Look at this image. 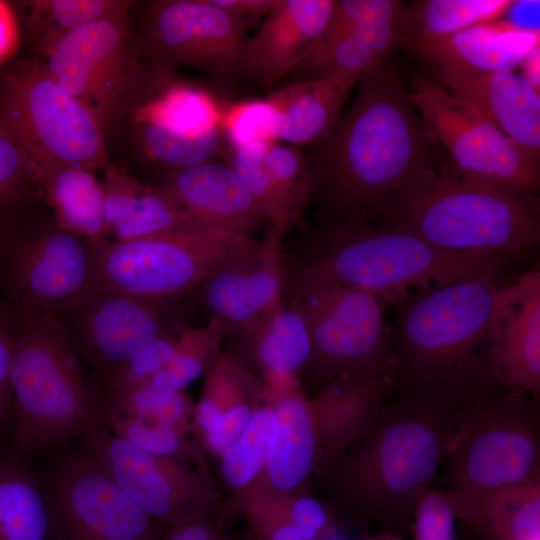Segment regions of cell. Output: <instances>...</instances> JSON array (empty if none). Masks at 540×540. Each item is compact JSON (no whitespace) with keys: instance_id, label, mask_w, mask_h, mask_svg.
<instances>
[{"instance_id":"7dc6e473","label":"cell","mask_w":540,"mask_h":540,"mask_svg":"<svg viewBox=\"0 0 540 540\" xmlns=\"http://www.w3.org/2000/svg\"><path fill=\"white\" fill-rule=\"evenodd\" d=\"M161 540H226L209 520L185 523L164 531Z\"/></svg>"},{"instance_id":"8d00e7d4","label":"cell","mask_w":540,"mask_h":540,"mask_svg":"<svg viewBox=\"0 0 540 540\" xmlns=\"http://www.w3.org/2000/svg\"><path fill=\"white\" fill-rule=\"evenodd\" d=\"M277 432L273 407H256L246 429L221 454V471L232 487L247 486L264 473Z\"/></svg>"},{"instance_id":"7a4b0ae2","label":"cell","mask_w":540,"mask_h":540,"mask_svg":"<svg viewBox=\"0 0 540 540\" xmlns=\"http://www.w3.org/2000/svg\"><path fill=\"white\" fill-rule=\"evenodd\" d=\"M477 400V399H476ZM472 401L388 390L366 432L332 465L333 487L360 520L399 535L432 487Z\"/></svg>"},{"instance_id":"4316f807","label":"cell","mask_w":540,"mask_h":540,"mask_svg":"<svg viewBox=\"0 0 540 540\" xmlns=\"http://www.w3.org/2000/svg\"><path fill=\"white\" fill-rule=\"evenodd\" d=\"M244 340L275 386L288 389L294 375L310 365L312 345L306 320L298 305L284 294Z\"/></svg>"},{"instance_id":"7bdbcfd3","label":"cell","mask_w":540,"mask_h":540,"mask_svg":"<svg viewBox=\"0 0 540 540\" xmlns=\"http://www.w3.org/2000/svg\"><path fill=\"white\" fill-rule=\"evenodd\" d=\"M255 409L246 399L227 407L216 426L204 435L208 449L221 455L246 429Z\"/></svg>"},{"instance_id":"5bb4252c","label":"cell","mask_w":540,"mask_h":540,"mask_svg":"<svg viewBox=\"0 0 540 540\" xmlns=\"http://www.w3.org/2000/svg\"><path fill=\"white\" fill-rule=\"evenodd\" d=\"M92 243L52 223L21 224L0 262V294L15 311L54 312L93 287Z\"/></svg>"},{"instance_id":"836d02e7","label":"cell","mask_w":540,"mask_h":540,"mask_svg":"<svg viewBox=\"0 0 540 540\" xmlns=\"http://www.w3.org/2000/svg\"><path fill=\"white\" fill-rule=\"evenodd\" d=\"M227 336L222 324L214 318L200 327L186 326L180 333L175 353L166 367L143 386L184 391L220 360V346Z\"/></svg>"},{"instance_id":"9c48e42d","label":"cell","mask_w":540,"mask_h":540,"mask_svg":"<svg viewBox=\"0 0 540 540\" xmlns=\"http://www.w3.org/2000/svg\"><path fill=\"white\" fill-rule=\"evenodd\" d=\"M0 129L35 170H103L108 139L94 116L64 91L41 59L13 60L0 70Z\"/></svg>"},{"instance_id":"30bf717a","label":"cell","mask_w":540,"mask_h":540,"mask_svg":"<svg viewBox=\"0 0 540 540\" xmlns=\"http://www.w3.org/2000/svg\"><path fill=\"white\" fill-rule=\"evenodd\" d=\"M257 244L255 238L200 222L128 241L104 239L92 243V289L153 298L184 296Z\"/></svg>"},{"instance_id":"ee69618b","label":"cell","mask_w":540,"mask_h":540,"mask_svg":"<svg viewBox=\"0 0 540 540\" xmlns=\"http://www.w3.org/2000/svg\"><path fill=\"white\" fill-rule=\"evenodd\" d=\"M21 35L12 2L0 0V70L14 60Z\"/></svg>"},{"instance_id":"d6a6232c","label":"cell","mask_w":540,"mask_h":540,"mask_svg":"<svg viewBox=\"0 0 540 540\" xmlns=\"http://www.w3.org/2000/svg\"><path fill=\"white\" fill-rule=\"evenodd\" d=\"M260 155L287 229L302 223L312 202V178L307 157L296 146L260 140Z\"/></svg>"},{"instance_id":"9a60e30c","label":"cell","mask_w":540,"mask_h":540,"mask_svg":"<svg viewBox=\"0 0 540 540\" xmlns=\"http://www.w3.org/2000/svg\"><path fill=\"white\" fill-rule=\"evenodd\" d=\"M182 297L153 298L91 289L53 313L95 377L158 338L185 328L179 307Z\"/></svg>"},{"instance_id":"7402d4cb","label":"cell","mask_w":540,"mask_h":540,"mask_svg":"<svg viewBox=\"0 0 540 540\" xmlns=\"http://www.w3.org/2000/svg\"><path fill=\"white\" fill-rule=\"evenodd\" d=\"M336 1L276 0L243 42L239 70L264 88L284 80L325 31Z\"/></svg>"},{"instance_id":"7c38bea8","label":"cell","mask_w":540,"mask_h":540,"mask_svg":"<svg viewBox=\"0 0 540 540\" xmlns=\"http://www.w3.org/2000/svg\"><path fill=\"white\" fill-rule=\"evenodd\" d=\"M133 8L80 26L41 59L58 85L94 116L107 139L142 66L134 44Z\"/></svg>"},{"instance_id":"4fadbf2b","label":"cell","mask_w":540,"mask_h":540,"mask_svg":"<svg viewBox=\"0 0 540 540\" xmlns=\"http://www.w3.org/2000/svg\"><path fill=\"white\" fill-rule=\"evenodd\" d=\"M134 44L146 64L194 68L220 81L240 76L247 28L209 0L136 2Z\"/></svg>"},{"instance_id":"74e56055","label":"cell","mask_w":540,"mask_h":540,"mask_svg":"<svg viewBox=\"0 0 540 540\" xmlns=\"http://www.w3.org/2000/svg\"><path fill=\"white\" fill-rule=\"evenodd\" d=\"M100 416L104 425L115 436L156 456L183 463L192 456L191 444L185 432L129 415L100 412Z\"/></svg>"},{"instance_id":"b9f144b4","label":"cell","mask_w":540,"mask_h":540,"mask_svg":"<svg viewBox=\"0 0 540 540\" xmlns=\"http://www.w3.org/2000/svg\"><path fill=\"white\" fill-rule=\"evenodd\" d=\"M15 334L16 311L0 294V436L12 417L11 368Z\"/></svg>"},{"instance_id":"277c9868","label":"cell","mask_w":540,"mask_h":540,"mask_svg":"<svg viewBox=\"0 0 540 540\" xmlns=\"http://www.w3.org/2000/svg\"><path fill=\"white\" fill-rule=\"evenodd\" d=\"M367 221L452 251H494L519 259L540 244L538 194L465 174L449 157L413 174Z\"/></svg>"},{"instance_id":"d4e9b609","label":"cell","mask_w":540,"mask_h":540,"mask_svg":"<svg viewBox=\"0 0 540 540\" xmlns=\"http://www.w3.org/2000/svg\"><path fill=\"white\" fill-rule=\"evenodd\" d=\"M105 223L110 239L128 241L194 222L163 190L110 162L103 170Z\"/></svg>"},{"instance_id":"c3c4849f","label":"cell","mask_w":540,"mask_h":540,"mask_svg":"<svg viewBox=\"0 0 540 540\" xmlns=\"http://www.w3.org/2000/svg\"><path fill=\"white\" fill-rule=\"evenodd\" d=\"M518 67L524 79L540 92V43L525 54Z\"/></svg>"},{"instance_id":"f907efd6","label":"cell","mask_w":540,"mask_h":540,"mask_svg":"<svg viewBox=\"0 0 540 540\" xmlns=\"http://www.w3.org/2000/svg\"><path fill=\"white\" fill-rule=\"evenodd\" d=\"M369 540H402L399 536L389 533H384L380 536L374 537Z\"/></svg>"},{"instance_id":"f546056e","label":"cell","mask_w":540,"mask_h":540,"mask_svg":"<svg viewBox=\"0 0 540 540\" xmlns=\"http://www.w3.org/2000/svg\"><path fill=\"white\" fill-rule=\"evenodd\" d=\"M135 2L125 0H25L14 1L18 22L40 59L65 36L101 17L128 11Z\"/></svg>"},{"instance_id":"52a82bcc","label":"cell","mask_w":540,"mask_h":540,"mask_svg":"<svg viewBox=\"0 0 540 540\" xmlns=\"http://www.w3.org/2000/svg\"><path fill=\"white\" fill-rule=\"evenodd\" d=\"M443 492L465 522L497 490L540 479V430L527 393L498 386L462 420L443 462Z\"/></svg>"},{"instance_id":"484cf974","label":"cell","mask_w":540,"mask_h":540,"mask_svg":"<svg viewBox=\"0 0 540 540\" xmlns=\"http://www.w3.org/2000/svg\"><path fill=\"white\" fill-rule=\"evenodd\" d=\"M539 43L540 33L522 32L499 18L411 48L435 65L494 71L517 69L525 54Z\"/></svg>"},{"instance_id":"ba28073f","label":"cell","mask_w":540,"mask_h":540,"mask_svg":"<svg viewBox=\"0 0 540 540\" xmlns=\"http://www.w3.org/2000/svg\"><path fill=\"white\" fill-rule=\"evenodd\" d=\"M222 115L212 95L178 70L142 62L112 136L138 166L163 177L212 160Z\"/></svg>"},{"instance_id":"f1b7e54d","label":"cell","mask_w":540,"mask_h":540,"mask_svg":"<svg viewBox=\"0 0 540 540\" xmlns=\"http://www.w3.org/2000/svg\"><path fill=\"white\" fill-rule=\"evenodd\" d=\"M0 540H51L45 486L14 450L0 451Z\"/></svg>"},{"instance_id":"8fae6325","label":"cell","mask_w":540,"mask_h":540,"mask_svg":"<svg viewBox=\"0 0 540 540\" xmlns=\"http://www.w3.org/2000/svg\"><path fill=\"white\" fill-rule=\"evenodd\" d=\"M284 295L304 315L312 345L309 367L325 385L347 374L393 382L396 363L386 320L391 300L290 270Z\"/></svg>"},{"instance_id":"cb8c5ba5","label":"cell","mask_w":540,"mask_h":540,"mask_svg":"<svg viewBox=\"0 0 540 540\" xmlns=\"http://www.w3.org/2000/svg\"><path fill=\"white\" fill-rule=\"evenodd\" d=\"M360 76L302 80L270 93L271 139L293 146L313 145L339 120Z\"/></svg>"},{"instance_id":"83f0119b","label":"cell","mask_w":540,"mask_h":540,"mask_svg":"<svg viewBox=\"0 0 540 540\" xmlns=\"http://www.w3.org/2000/svg\"><path fill=\"white\" fill-rule=\"evenodd\" d=\"M36 182L53 210L57 226L91 243L110 239L104 191L95 172L76 167L36 170Z\"/></svg>"},{"instance_id":"f6af8a7d","label":"cell","mask_w":540,"mask_h":540,"mask_svg":"<svg viewBox=\"0 0 540 540\" xmlns=\"http://www.w3.org/2000/svg\"><path fill=\"white\" fill-rule=\"evenodd\" d=\"M242 23L247 29L259 19H264L276 0H209Z\"/></svg>"},{"instance_id":"603a6c76","label":"cell","mask_w":540,"mask_h":540,"mask_svg":"<svg viewBox=\"0 0 540 540\" xmlns=\"http://www.w3.org/2000/svg\"><path fill=\"white\" fill-rule=\"evenodd\" d=\"M194 220L246 237L267 221L243 180L228 164L208 160L153 183Z\"/></svg>"},{"instance_id":"44dd1931","label":"cell","mask_w":540,"mask_h":540,"mask_svg":"<svg viewBox=\"0 0 540 540\" xmlns=\"http://www.w3.org/2000/svg\"><path fill=\"white\" fill-rule=\"evenodd\" d=\"M436 66L439 85L482 114L540 165V92L517 69Z\"/></svg>"},{"instance_id":"4dcf8cb0","label":"cell","mask_w":540,"mask_h":540,"mask_svg":"<svg viewBox=\"0 0 540 540\" xmlns=\"http://www.w3.org/2000/svg\"><path fill=\"white\" fill-rule=\"evenodd\" d=\"M511 0H418L402 14L401 44L433 43L474 25L499 19Z\"/></svg>"},{"instance_id":"6da1fadb","label":"cell","mask_w":540,"mask_h":540,"mask_svg":"<svg viewBox=\"0 0 540 540\" xmlns=\"http://www.w3.org/2000/svg\"><path fill=\"white\" fill-rule=\"evenodd\" d=\"M356 86L307 160L312 201L332 218L368 220L407 179L440 157L390 60L373 64Z\"/></svg>"},{"instance_id":"e0dca14e","label":"cell","mask_w":540,"mask_h":540,"mask_svg":"<svg viewBox=\"0 0 540 540\" xmlns=\"http://www.w3.org/2000/svg\"><path fill=\"white\" fill-rule=\"evenodd\" d=\"M80 439L84 452L164 530L208 520L210 497L185 463L156 456L115 436L100 411Z\"/></svg>"},{"instance_id":"ac0fdd59","label":"cell","mask_w":540,"mask_h":540,"mask_svg":"<svg viewBox=\"0 0 540 540\" xmlns=\"http://www.w3.org/2000/svg\"><path fill=\"white\" fill-rule=\"evenodd\" d=\"M44 486L51 540H161L165 531L85 452L61 459Z\"/></svg>"},{"instance_id":"3957f363","label":"cell","mask_w":540,"mask_h":540,"mask_svg":"<svg viewBox=\"0 0 540 540\" xmlns=\"http://www.w3.org/2000/svg\"><path fill=\"white\" fill-rule=\"evenodd\" d=\"M497 277L482 274L412 291L389 308L396 363L390 391L468 401L500 386L489 357Z\"/></svg>"},{"instance_id":"ffe728a7","label":"cell","mask_w":540,"mask_h":540,"mask_svg":"<svg viewBox=\"0 0 540 540\" xmlns=\"http://www.w3.org/2000/svg\"><path fill=\"white\" fill-rule=\"evenodd\" d=\"M494 381L525 393L540 391V270L499 287L489 323Z\"/></svg>"},{"instance_id":"ab89813d","label":"cell","mask_w":540,"mask_h":540,"mask_svg":"<svg viewBox=\"0 0 540 540\" xmlns=\"http://www.w3.org/2000/svg\"><path fill=\"white\" fill-rule=\"evenodd\" d=\"M182 330L158 338L132 358L95 376L100 394L143 386L171 361Z\"/></svg>"},{"instance_id":"2e32d148","label":"cell","mask_w":540,"mask_h":540,"mask_svg":"<svg viewBox=\"0 0 540 540\" xmlns=\"http://www.w3.org/2000/svg\"><path fill=\"white\" fill-rule=\"evenodd\" d=\"M409 92L428 136L458 170L538 194L540 165L482 114L425 76L415 77Z\"/></svg>"},{"instance_id":"d590c367","label":"cell","mask_w":540,"mask_h":540,"mask_svg":"<svg viewBox=\"0 0 540 540\" xmlns=\"http://www.w3.org/2000/svg\"><path fill=\"white\" fill-rule=\"evenodd\" d=\"M380 60L368 45L354 34L325 29L308 54L283 80L287 83L339 76H360Z\"/></svg>"},{"instance_id":"5b68a950","label":"cell","mask_w":540,"mask_h":540,"mask_svg":"<svg viewBox=\"0 0 540 540\" xmlns=\"http://www.w3.org/2000/svg\"><path fill=\"white\" fill-rule=\"evenodd\" d=\"M516 258L437 248L408 232L359 218H332L289 270L397 302L413 288L499 274Z\"/></svg>"},{"instance_id":"681fc988","label":"cell","mask_w":540,"mask_h":540,"mask_svg":"<svg viewBox=\"0 0 540 540\" xmlns=\"http://www.w3.org/2000/svg\"><path fill=\"white\" fill-rule=\"evenodd\" d=\"M19 226L20 223L0 221V262L11 235Z\"/></svg>"},{"instance_id":"f35d334b","label":"cell","mask_w":540,"mask_h":540,"mask_svg":"<svg viewBox=\"0 0 540 540\" xmlns=\"http://www.w3.org/2000/svg\"><path fill=\"white\" fill-rule=\"evenodd\" d=\"M38 192L34 166L0 129V221L21 222L18 213Z\"/></svg>"},{"instance_id":"60d3db41","label":"cell","mask_w":540,"mask_h":540,"mask_svg":"<svg viewBox=\"0 0 540 540\" xmlns=\"http://www.w3.org/2000/svg\"><path fill=\"white\" fill-rule=\"evenodd\" d=\"M406 2L397 0L336 1L327 30L359 34L365 30L401 23Z\"/></svg>"},{"instance_id":"1f68e13d","label":"cell","mask_w":540,"mask_h":540,"mask_svg":"<svg viewBox=\"0 0 540 540\" xmlns=\"http://www.w3.org/2000/svg\"><path fill=\"white\" fill-rule=\"evenodd\" d=\"M467 523L491 540H540V479L497 490Z\"/></svg>"},{"instance_id":"bcb514c9","label":"cell","mask_w":540,"mask_h":540,"mask_svg":"<svg viewBox=\"0 0 540 540\" xmlns=\"http://www.w3.org/2000/svg\"><path fill=\"white\" fill-rule=\"evenodd\" d=\"M501 19L522 32L540 33V1L511 0Z\"/></svg>"},{"instance_id":"8992f818","label":"cell","mask_w":540,"mask_h":540,"mask_svg":"<svg viewBox=\"0 0 540 540\" xmlns=\"http://www.w3.org/2000/svg\"><path fill=\"white\" fill-rule=\"evenodd\" d=\"M12 450L24 456L80 438L100 392L53 312L16 311Z\"/></svg>"},{"instance_id":"e575fe53","label":"cell","mask_w":540,"mask_h":540,"mask_svg":"<svg viewBox=\"0 0 540 540\" xmlns=\"http://www.w3.org/2000/svg\"><path fill=\"white\" fill-rule=\"evenodd\" d=\"M195 406L184 391L149 386L100 394L99 411L133 416L188 433Z\"/></svg>"},{"instance_id":"d6986e66","label":"cell","mask_w":540,"mask_h":540,"mask_svg":"<svg viewBox=\"0 0 540 540\" xmlns=\"http://www.w3.org/2000/svg\"><path fill=\"white\" fill-rule=\"evenodd\" d=\"M286 231L269 225L251 253L195 290L203 307L222 324L227 336L245 339L260 317L283 297L289 274L282 247Z\"/></svg>"}]
</instances>
